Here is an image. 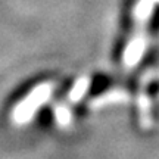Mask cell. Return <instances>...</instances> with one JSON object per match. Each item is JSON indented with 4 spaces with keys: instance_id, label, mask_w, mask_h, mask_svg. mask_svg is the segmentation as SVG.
I'll return each instance as SVG.
<instances>
[{
    "instance_id": "2",
    "label": "cell",
    "mask_w": 159,
    "mask_h": 159,
    "mask_svg": "<svg viewBox=\"0 0 159 159\" xmlns=\"http://www.w3.org/2000/svg\"><path fill=\"white\" fill-rule=\"evenodd\" d=\"M150 28L152 30L159 28V6H156L153 11V15H152V19H150Z\"/></svg>"
},
{
    "instance_id": "1",
    "label": "cell",
    "mask_w": 159,
    "mask_h": 159,
    "mask_svg": "<svg viewBox=\"0 0 159 159\" xmlns=\"http://www.w3.org/2000/svg\"><path fill=\"white\" fill-rule=\"evenodd\" d=\"M52 91H53L52 84H40L39 87H35L28 96L16 105V108L13 111V119L18 122L28 121L33 116V114L40 108V105H43L50 97Z\"/></svg>"
}]
</instances>
